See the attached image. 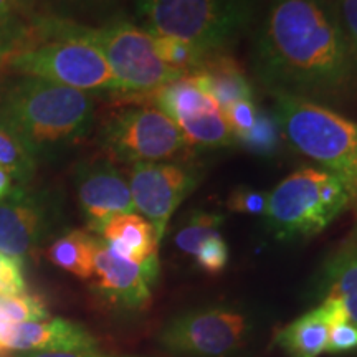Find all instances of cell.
I'll use <instances>...</instances> for the list:
<instances>
[{"label": "cell", "mask_w": 357, "mask_h": 357, "mask_svg": "<svg viewBox=\"0 0 357 357\" xmlns=\"http://www.w3.org/2000/svg\"><path fill=\"white\" fill-rule=\"evenodd\" d=\"M26 293L24 263L0 252V296Z\"/></svg>", "instance_id": "obj_30"}, {"label": "cell", "mask_w": 357, "mask_h": 357, "mask_svg": "<svg viewBox=\"0 0 357 357\" xmlns=\"http://www.w3.org/2000/svg\"><path fill=\"white\" fill-rule=\"evenodd\" d=\"M176 124L184 134L187 144L202 147H229L236 144L234 132L230 131L220 109L178 119Z\"/></svg>", "instance_id": "obj_22"}, {"label": "cell", "mask_w": 357, "mask_h": 357, "mask_svg": "<svg viewBox=\"0 0 357 357\" xmlns=\"http://www.w3.org/2000/svg\"><path fill=\"white\" fill-rule=\"evenodd\" d=\"M25 357H129V356H105L93 352H45V354H32Z\"/></svg>", "instance_id": "obj_34"}, {"label": "cell", "mask_w": 357, "mask_h": 357, "mask_svg": "<svg viewBox=\"0 0 357 357\" xmlns=\"http://www.w3.org/2000/svg\"><path fill=\"white\" fill-rule=\"evenodd\" d=\"M146 98H149L151 106L167 114L174 123L207 111L220 109L208 93L207 83L200 73H190L174 79Z\"/></svg>", "instance_id": "obj_16"}, {"label": "cell", "mask_w": 357, "mask_h": 357, "mask_svg": "<svg viewBox=\"0 0 357 357\" xmlns=\"http://www.w3.org/2000/svg\"><path fill=\"white\" fill-rule=\"evenodd\" d=\"M142 29L154 37H174L217 55L250 29L258 0H134Z\"/></svg>", "instance_id": "obj_4"}, {"label": "cell", "mask_w": 357, "mask_h": 357, "mask_svg": "<svg viewBox=\"0 0 357 357\" xmlns=\"http://www.w3.org/2000/svg\"><path fill=\"white\" fill-rule=\"evenodd\" d=\"M283 132L276 121L273 113L258 109L257 121L247 134L236 139V144H242L250 153L258 155H275L280 151Z\"/></svg>", "instance_id": "obj_26"}, {"label": "cell", "mask_w": 357, "mask_h": 357, "mask_svg": "<svg viewBox=\"0 0 357 357\" xmlns=\"http://www.w3.org/2000/svg\"><path fill=\"white\" fill-rule=\"evenodd\" d=\"M194 258L200 270L208 275H217L225 270L229 263V245L225 243L222 235H215L199 248Z\"/></svg>", "instance_id": "obj_28"}, {"label": "cell", "mask_w": 357, "mask_h": 357, "mask_svg": "<svg viewBox=\"0 0 357 357\" xmlns=\"http://www.w3.org/2000/svg\"><path fill=\"white\" fill-rule=\"evenodd\" d=\"M326 280V298L341 301L349 323L357 326V248L339 253L329 265Z\"/></svg>", "instance_id": "obj_21"}, {"label": "cell", "mask_w": 357, "mask_h": 357, "mask_svg": "<svg viewBox=\"0 0 357 357\" xmlns=\"http://www.w3.org/2000/svg\"><path fill=\"white\" fill-rule=\"evenodd\" d=\"M159 260L144 265L118 257L98 238L95 255V287L111 305L123 310H142L151 303V287L158 280Z\"/></svg>", "instance_id": "obj_13"}, {"label": "cell", "mask_w": 357, "mask_h": 357, "mask_svg": "<svg viewBox=\"0 0 357 357\" xmlns=\"http://www.w3.org/2000/svg\"><path fill=\"white\" fill-rule=\"evenodd\" d=\"M3 68L88 95L119 93L108 61L89 38V25L65 17L37 15L29 38L7 58Z\"/></svg>", "instance_id": "obj_3"}, {"label": "cell", "mask_w": 357, "mask_h": 357, "mask_svg": "<svg viewBox=\"0 0 357 357\" xmlns=\"http://www.w3.org/2000/svg\"><path fill=\"white\" fill-rule=\"evenodd\" d=\"M273 116L283 137L344 182L357 200V123L321 102L273 95Z\"/></svg>", "instance_id": "obj_5"}, {"label": "cell", "mask_w": 357, "mask_h": 357, "mask_svg": "<svg viewBox=\"0 0 357 357\" xmlns=\"http://www.w3.org/2000/svg\"><path fill=\"white\" fill-rule=\"evenodd\" d=\"M351 202V192L337 176L326 169L305 167L270 192L265 218L278 240H306L321 234Z\"/></svg>", "instance_id": "obj_6"}, {"label": "cell", "mask_w": 357, "mask_h": 357, "mask_svg": "<svg viewBox=\"0 0 357 357\" xmlns=\"http://www.w3.org/2000/svg\"><path fill=\"white\" fill-rule=\"evenodd\" d=\"M40 159L7 129L0 128V167L6 169L15 184L26 185L37 172Z\"/></svg>", "instance_id": "obj_23"}, {"label": "cell", "mask_w": 357, "mask_h": 357, "mask_svg": "<svg viewBox=\"0 0 357 357\" xmlns=\"http://www.w3.org/2000/svg\"><path fill=\"white\" fill-rule=\"evenodd\" d=\"M268 202H270L268 192L242 185L231 192L229 200H227V207H229V211L236 213L265 217L268 212Z\"/></svg>", "instance_id": "obj_27"}, {"label": "cell", "mask_w": 357, "mask_h": 357, "mask_svg": "<svg viewBox=\"0 0 357 357\" xmlns=\"http://www.w3.org/2000/svg\"><path fill=\"white\" fill-rule=\"evenodd\" d=\"M60 220V204L48 190L17 184L0 200V252L25 263Z\"/></svg>", "instance_id": "obj_11"}, {"label": "cell", "mask_w": 357, "mask_h": 357, "mask_svg": "<svg viewBox=\"0 0 357 357\" xmlns=\"http://www.w3.org/2000/svg\"><path fill=\"white\" fill-rule=\"evenodd\" d=\"M223 217L211 212H195L176 235V245L185 255L195 257L199 248L212 236L220 235Z\"/></svg>", "instance_id": "obj_25"}, {"label": "cell", "mask_w": 357, "mask_h": 357, "mask_svg": "<svg viewBox=\"0 0 357 357\" xmlns=\"http://www.w3.org/2000/svg\"><path fill=\"white\" fill-rule=\"evenodd\" d=\"M357 349V326L351 323H341L329 329L328 342L324 352L328 354H341Z\"/></svg>", "instance_id": "obj_32"}, {"label": "cell", "mask_w": 357, "mask_h": 357, "mask_svg": "<svg viewBox=\"0 0 357 357\" xmlns=\"http://www.w3.org/2000/svg\"><path fill=\"white\" fill-rule=\"evenodd\" d=\"M15 185V181H13L10 174H8L6 169L0 167V200L6 199Z\"/></svg>", "instance_id": "obj_35"}, {"label": "cell", "mask_w": 357, "mask_h": 357, "mask_svg": "<svg viewBox=\"0 0 357 357\" xmlns=\"http://www.w3.org/2000/svg\"><path fill=\"white\" fill-rule=\"evenodd\" d=\"M342 32L346 35L352 55L357 63V0H333Z\"/></svg>", "instance_id": "obj_31"}, {"label": "cell", "mask_w": 357, "mask_h": 357, "mask_svg": "<svg viewBox=\"0 0 357 357\" xmlns=\"http://www.w3.org/2000/svg\"><path fill=\"white\" fill-rule=\"evenodd\" d=\"M98 142L111 159L131 166L162 162L187 147L177 124L154 106L116 111L101 124Z\"/></svg>", "instance_id": "obj_8"}, {"label": "cell", "mask_w": 357, "mask_h": 357, "mask_svg": "<svg viewBox=\"0 0 357 357\" xmlns=\"http://www.w3.org/2000/svg\"><path fill=\"white\" fill-rule=\"evenodd\" d=\"M129 189L136 211L154 227L162 242L172 213L200 182L195 166L177 162H136L129 169Z\"/></svg>", "instance_id": "obj_9"}, {"label": "cell", "mask_w": 357, "mask_h": 357, "mask_svg": "<svg viewBox=\"0 0 357 357\" xmlns=\"http://www.w3.org/2000/svg\"><path fill=\"white\" fill-rule=\"evenodd\" d=\"M154 45L160 60L182 75L195 73L208 58L194 45L174 37H154Z\"/></svg>", "instance_id": "obj_24"}, {"label": "cell", "mask_w": 357, "mask_h": 357, "mask_svg": "<svg viewBox=\"0 0 357 357\" xmlns=\"http://www.w3.org/2000/svg\"><path fill=\"white\" fill-rule=\"evenodd\" d=\"M75 187L88 229L100 234L114 215L136 212L128 178L108 159L84 160L75 169Z\"/></svg>", "instance_id": "obj_12"}, {"label": "cell", "mask_w": 357, "mask_h": 357, "mask_svg": "<svg viewBox=\"0 0 357 357\" xmlns=\"http://www.w3.org/2000/svg\"><path fill=\"white\" fill-rule=\"evenodd\" d=\"M248 324L240 312L211 307L171 321L160 333V346L185 357H222L242 347Z\"/></svg>", "instance_id": "obj_10"}, {"label": "cell", "mask_w": 357, "mask_h": 357, "mask_svg": "<svg viewBox=\"0 0 357 357\" xmlns=\"http://www.w3.org/2000/svg\"><path fill=\"white\" fill-rule=\"evenodd\" d=\"M13 324L15 323L8 318L7 312L0 306V357H13L7 349V337Z\"/></svg>", "instance_id": "obj_33"}, {"label": "cell", "mask_w": 357, "mask_h": 357, "mask_svg": "<svg viewBox=\"0 0 357 357\" xmlns=\"http://www.w3.org/2000/svg\"><path fill=\"white\" fill-rule=\"evenodd\" d=\"M195 73L202 75L208 93L215 100L220 111L230 106L231 102L253 98L252 84L247 75L243 73L242 66L225 53L208 56Z\"/></svg>", "instance_id": "obj_17"}, {"label": "cell", "mask_w": 357, "mask_h": 357, "mask_svg": "<svg viewBox=\"0 0 357 357\" xmlns=\"http://www.w3.org/2000/svg\"><path fill=\"white\" fill-rule=\"evenodd\" d=\"M32 7L33 0H0V66L32 32L37 19Z\"/></svg>", "instance_id": "obj_20"}, {"label": "cell", "mask_w": 357, "mask_h": 357, "mask_svg": "<svg viewBox=\"0 0 357 357\" xmlns=\"http://www.w3.org/2000/svg\"><path fill=\"white\" fill-rule=\"evenodd\" d=\"M100 235L106 247L124 260L137 265L159 260V242L154 227L139 213L114 215L105 223Z\"/></svg>", "instance_id": "obj_15"}, {"label": "cell", "mask_w": 357, "mask_h": 357, "mask_svg": "<svg viewBox=\"0 0 357 357\" xmlns=\"http://www.w3.org/2000/svg\"><path fill=\"white\" fill-rule=\"evenodd\" d=\"M258 109L260 108L257 106V102L253 101V98H250V100H238L231 102L230 106H227L222 111L223 118L229 124L230 131L234 132L235 139L242 137L243 134H247L253 128V124L257 121Z\"/></svg>", "instance_id": "obj_29"}, {"label": "cell", "mask_w": 357, "mask_h": 357, "mask_svg": "<svg viewBox=\"0 0 357 357\" xmlns=\"http://www.w3.org/2000/svg\"><path fill=\"white\" fill-rule=\"evenodd\" d=\"M7 349L13 357L45 352H93L98 341L82 324L63 318L13 324L7 337Z\"/></svg>", "instance_id": "obj_14"}, {"label": "cell", "mask_w": 357, "mask_h": 357, "mask_svg": "<svg viewBox=\"0 0 357 357\" xmlns=\"http://www.w3.org/2000/svg\"><path fill=\"white\" fill-rule=\"evenodd\" d=\"M329 329L328 312L318 306L284 326L276 336V342L289 357H318L326 349Z\"/></svg>", "instance_id": "obj_18"}, {"label": "cell", "mask_w": 357, "mask_h": 357, "mask_svg": "<svg viewBox=\"0 0 357 357\" xmlns=\"http://www.w3.org/2000/svg\"><path fill=\"white\" fill-rule=\"evenodd\" d=\"M98 238L83 230H70L58 236L47 250L53 265L68 271L79 280H89L95 275V255Z\"/></svg>", "instance_id": "obj_19"}, {"label": "cell", "mask_w": 357, "mask_h": 357, "mask_svg": "<svg viewBox=\"0 0 357 357\" xmlns=\"http://www.w3.org/2000/svg\"><path fill=\"white\" fill-rule=\"evenodd\" d=\"M253 66L273 95L316 102L344 95L357 63L333 0H270Z\"/></svg>", "instance_id": "obj_1"}, {"label": "cell", "mask_w": 357, "mask_h": 357, "mask_svg": "<svg viewBox=\"0 0 357 357\" xmlns=\"http://www.w3.org/2000/svg\"><path fill=\"white\" fill-rule=\"evenodd\" d=\"M93 123L95 101L88 93L20 75L0 82V128L38 159L83 139Z\"/></svg>", "instance_id": "obj_2"}, {"label": "cell", "mask_w": 357, "mask_h": 357, "mask_svg": "<svg viewBox=\"0 0 357 357\" xmlns=\"http://www.w3.org/2000/svg\"><path fill=\"white\" fill-rule=\"evenodd\" d=\"M89 38L108 61L118 83V95L146 98L164 84L185 77L160 60L153 35L129 20L89 26Z\"/></svg>", "instance_id": "obj_7"}]
</instances>
